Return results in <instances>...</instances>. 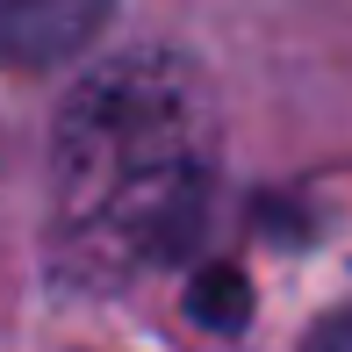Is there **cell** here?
Masks as SVG:
<instances>
[{"label": "cell", "instance_id": "cell-1", "mask_svg": "<svg viewBox=\"0 0 352 352\" xmlns=\"http://www.w3.org/2000/svg\"><path fill=\"white\" fill-rule=\"evenodd\" d=\"M216 195V108L187 58L137 51L72 87L51 137L58 245L94 280H137L201 237Z\"/></svg>", "mask_w": 352, "mask_h": 352}, {"label": "cell", "instance_id": "cell-2", "mask_svg": "<svg viewBox=\"0 0 352 352\" xmlns=\"http://www.w3.org/2000/svg\"><path fill=\"white\" fill-rule=\"evenodd\" d=\"M116 0H0V65H58L87 51V36L108 22Z\"/></svg>", "mask_w": 352, "mask_h": 352}, {"label": "cell", "instance_id": "cell-3", "mask_svg": "<svg viewBox=\"0 0 352 352\" xmlns=\"http://www.w3.org/2000/svg\"><path fill=\"white\" fill-rule=\"evenodd\" d=\"M187 309L209 331H245L252 324V287H245L237 266H201V274L187 280Z\"/></svg>", "mask_w": 352, "mask_h": 352}, {"label": "cell", "instance_id": "cell-4", "mask_svg": "<svg viewBox=\"0 0 352 352\" xmlns=\"http://www.w3.org/2000/svg\"><path fill=\"white\" fill-rule=\"evenodd\" d=\"M302 352H352V309H345V316H331V324L316 331V338L302 345Z\"/></svg>", "mask_w": 352, "mask_h": 352}]
</instances>
